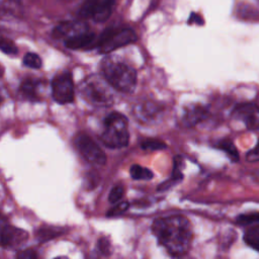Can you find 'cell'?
<instances>
[{"mask_svg":"<svg viewBox=\"0 0 259 259\" xmlns=\"http://www.w3.org/2000/svg\"><path fill=\"white\" fill-rule=\"evenodd\" d=\"M152 232L172 256H182L190 248L192 230L189 221L182 215L159 218L152 224Z\"/></svg>","mask_w":259,"mask_h":259,"instance_id":"cell-1","label":"cell"},{"mask_svg":"<svg viewBox=\"0 0 259 259\" xmlns=\"http://www.w3.org/2000/svg\"><path fill=\"white\" fill-rule=\"evenodd\" d=\"M103 78L111 87L121 92H132L137 84L136 70L125 63L111 57H106L101 62Z\"/></svg>","mask_w":259,"mask_h":259,"instance_id":"cell-2","label":"cell"},{"mask_svg":"<svg viewBox=\"0 0 259 259\" xmlns=\"http://www.w3.org/2000/svg\"><path fill=\"white\" fill-rule=\"evenodd\" d=\"M104 130L101 142L108 148L126 147L130 140L127 132V118L119 112H111L103 119Z\"/></svg>","mask_w":259,"mask_h":259,"instance_id":"cell-3","label":"cell"},{"mask_svg":"<svg viewBox=\"0 0 259 259\" xmlns=\"http://www.w3.org/2000/svg\"><path fill=\"white\" fill-rule=\"evenodd\" d=\"M110 85L98 76H90L80 85V93L83 98L94 106H109L113 102Z\"/></svg>","mask_w":259,"mask_h":259,"instance_id":"cell-4","label":"cell"},{"mask_svg":"<svg viewBox=\"0 0 259 259\" xmlns=\"http://www.w3.org/2000/svg\"><path fill=\"white\" fill-rule=\"evenodd\" d=\"M137 38V34L132 28L110 27L99 35L96 48L100 54H108L118 48L135 42Z\"/></svg>","mask_w":259,"mask_h":259,"instance_id":"cell-5","label":"cell"},{"mask_svg":"<svg viewBox=\"0 0 259 259\" xmlns=\"http://www.w3.org/2000/svg\"><path fill=\"white\" fill-rule=\"evenodd\" d=\"M79 154L90 164L102 166L106 163V156L101 148L87 135L79 134L74 140Z\"/></svg>","mask_w":259,"mask_h":259,"instance_id":"cell-6","label":"cell"},{"mask_svg":"<svg viewBox=\"0 0 259 259\" xmlns=\"http://www.w3.org/2000/svg\"><path fill=\"white\" fill-rule=\"evenodd\" d=\"M52 96L60 104H68L74 100V84L70 73L63 72L52 80Z\"/></svg>","mask_w":259,"mask_h":259,"instance_id":"cell-7","label":"cell"},{"mask_svg":"<svg viewBox=\"0 0 259 259\" xmlns=\"http://www.w3.org/2000/svg\"><path fill=\"white\" fill-rule=\"evenodd\" d=\"M113 4L114 0H86L79 10V16L103 22L111 15Z\"/></svg>","mask_w":259,"mask_h":259,"instance_id":"cell-8","label":"cell"},{"mask_svg":"<svg viewBox=\"0 0 259 259\" xmlns=\"http://www.w3.org/2000/svg\"><path fill=\"white\" fill-rule=\"evenodd\" d=\"M232 114L234 118L242 121L248 130L259 128V106L257 104L240 103L234 108Z\"/></svg>","mask_w":259,"mask_h":259,"instance_id":"cell-9","label":"cell"},{"mask_svg":"<svg viewBox=\"0 0 259 259\" xmlns=\"http://www.w3.org/2000/svg\"><path fill=\"white\" fill-rule=\"evenodd\" d=\"M28 238L25 231L11 225H2L1 227V246L3 248H17L21 246Z\"/></svg>","mask_w":259,"mask_h":259,"instance_id":"cell-10","label":"cell"},{"mask_svg":"<svg viewBox=\"0 0 259 259\" xmlns=\"http://www.w3.org/2000/svg\"><path fill=\"white\" fill-rule=\"evenodd\" d=\"M95 38V34L90 31H81L75 33L65 39V46L71 50H79L88 47L90 44L93 42Z\"/></svg>","mask_w":259,"mask_h":259,"instance_id":"cell-11","label":"cell"},{"mask_svg":"<svg viewBox=\"0 0 259 259\" xmlns=\"http://www.w3.org/2000/svg\"><path fill=\"white\" fill-rule=\"evenodd\" d=\"M207 115V109L202 105H192L188 107L183 114V122L186 126L191 127L203 120Z\"/></svg>","mask_w":259,"mask_h":259,"instance_id":"cell-12","label":"cell"},{"mask_svg":"<svg viewBox=\"0 0 259 259\" xmlns=\"http://www.w3.org/2000/svg\"><path fill=\"white\" fill-rule=\"evenodd\" d=\"M40 86V82L34 79H25L22 81L19 87V93L21 97L25 100L29 101H38L39 94L38 88Z\"/></svg>","mask_w":259,"mask_h":259,"instance_id":"cell-13","label":"cell"},{"mask_svg":"<svg viewBox=\"0 0 259 259\" xmlns=\"http://www.w3.org/2000/svg\"><path fill=\"white\" fill-rule=\"evenodd\" d=\"M246 245L259 252V225L249 227L243 236Z\"/></svg>","mask_w":259,"mask_h":259,"instance_id":"cell-14","label":"cell"},{"mask_svg":"<svg viewBox=\"0 0 259 259\" xmlns=\"http://www.w3.org/2000/svg\"><path fill=\"white\" fill-rule=\"evenodd\" d=\"M181 158L180 157H177L175 159V162H174V168H173V171H172V175H171V178L169 180H167L166 182L162 183L159 185L158 187V190H165V189H168L172 184L174 183H177L179 182L180 180H182L183 178V174L181 173Z\"/></svg>","mask_w":259,"mask_h":259,"instance_id":"cell-15","label":"cell"},{"mask_svg":"<svg viewBox=\"0 0 259 259\" xmlns=\"http://www.w3.org/2000/svg\"><path fill=\"white\" fill-rule=\"evenodd\" d=\"M77 24L75 22H71V21H66L63 22L61 24H59L58 26H56L53 30V36L55 38H61L64 36H70L72 33L71 32H80V31H84V30H78Z\"/></svg>","mask_w":259,"mask_h":259,"instance_id":"cell-16","label":"cell"},{"mask_svg":"<svg viewBox=\"0 0 259 259\" xmlns=\"http://www.w3.org/2000/svg\"><path fill=\"white\" fill-rule=\"evenodd\" d=\"M215 147L222 151H224L228 156L229 158L236 162L239 160V152L236 148V146L234 145V143L229 140V139H224V140H221L217 145Z\"/></svg>","mask_w":259,"mask_h":259,"instance_id":"cell-17","label":"cell"},{"mask_svg":"<svg viewBox=\"0 0 259 259\" xmlns=\"http://www.w3.org/2000/svg\"><path fill=\"white\" fill-rule=\"evenodd\" d=\"M130 174L132 178L135 180H150L154 176L153 172L150 169L145 168L138 164H134L131 167Z\"/></svg>","mask_w":259,"mask_h":259,"instance_id":"cell-18","label":"cell"},{"mask_svg":"<svg viewBox=\"0 0 259 259\" xmlns=\"http://www.w3.org/2000/svg\"><path fill=\"white\" fill-rule=\"evenodd\" d=\"M63 233L62 230H59L58 228L55 229L53 227L50 228H41L36 233V238L39 242H46L48 240H51L57 236H60Z\"/></svg>","mask_w":259,"mask_h":259,"instance_id":"cell-19","label":"cell"},{"mask_svg":"<svg viewBox=\"0 0 259 259\" xmlns=\"http://www.w3.org/2000/svg\"><path fill=\"white\" fill-rule=\"evenodd\" d=\"M23 64L31 69H39L41 67V59L37 54L27 53L23 58Z\"/></svg>","mask_w":259,"mask_h":259,"instance_id":"cell-20","label":"cell"},{"mask_svg":"<svg viewBox=\"0 0 259 259\" xmlns=\"http://www.w3.org/2000/svg\"><path fill=\"white\" fill-rule=\"evenodd\" d=\"M141 148L144 150H161L166 148V144L157 139H148L142 142Z\"/></svg>","mask_w":259,"mask_h":259,"instance_id":"cell-21","label":"cell"},{"mask_svg":"<svg viewBox=\"0 0 259 259\" xmlns=\"http://www.w3.org/2000/svg\"><path fill=\"white\" fill-rule=\"evenodd\" d=\"M237 223L240 225H252L259 223V211L243 213L237 218Z\"/></svg>","mask_w":259,"mask_h":259,"instance_id":"cell-22","label":"cell"},{"mask_svg":"<svg viewBox=\"0 0 259 259\" xmlns=\"http://www.w3.org/2000/svg\"><path fill=\"white\" fill-rule=\"evenodd\" d=\"M123 193H124V188L122 185H119V184L114 185L108 194V201L113 204L118 202L123 196Z\"/></svg>","mask_w":259,"mask_h":259,"instance_id":"cell-23","label":"cell"},{"mask_svg":"<svg viewBox=\"0 0 259 259\" xmlns=\"http://www.w3.org/2000/svg\"><path fill=\"white\" fill-rule=\"evenodd\" d=\"M0 48H1V51L7 55H16L17 54V48L10 39L2 38Z\"/></svg>","mask_w":259,"mask_h":259,"instance_id":"cell-24","label":"cell"},{"mask_svg":"<svg viewBox=\"0 0 259 259\" xmlns=\"http://www.w3.org/2000/svg\"><path fill=\"white\" fill-rule=\"evenodd\" d=\"M127 207H128V202H126V201L116 202V203H114V206L109 209V211L107 212V215H108V217L118 215V214L124 212Z\"/></svg>","mask_w":259,"mask_h":259,"instance_id":"cell-25","label":"cell"},{"mask_svg":"<svg viewBox=\"0 0 259 259\" xmlns=\"http://www.w3.org/2000/svg\"><path fill=\"white\" fill-rule=\"evenodd\" d=\"M246 160L250 163L259 162V139H258L257 144L255 145V147L247 152Z\"/></svg>","mask_w":259,"mask_h":259,"instance_id":"cell-26","label":"cell"},{"mask_svg":"<svg viewBox=\"0 0 259 259\" xmlns=\"http://www.w3.org/2000/svg\"><path fill=\"white\" fill-rule=\"evenodd\" d=\"M97 246H98V250L99 252L102 254V255H109L110 254V242L106 239V238H101L98 243H97Z\"/></svg>","mask_w":259,"mask_h":259,"instance_id":"cell-27","label":"cell"},{"mask_svg":"<svg viewBox=\"0 0 259 259\" xmlns=\"http://www.w3.org/2000/svg\"><path fill=\"white\" fill-rule=\"evenodd\" d=\"M17 258L19 259H24V258H29V259H34L37 257L36 253L31 250V249H26V250H23V251H20L17 253L16 255Z\"/></svg>","mask_w":259,"mask_h":259,"instance_id":"cell-28","label":"cell"},{"mask_svg":"<svg viewBox=\"0 0 259 259\" xmlns=\"http://www.w3.org/2000/svg\"><path fill=\"white\" fill-rule=\"evenodd\" d=\"M187 22H188L189 24H190V23H196V24H198V25H201V24H203V19H202L201 16L198 15L197 13L192 12V13L190 14V17H189V19H188Z\"/></svg>","mask_w":259,"mask_h":259,"instance_id":"cell-29","label":"cell"}]
</instances>
